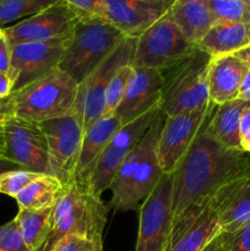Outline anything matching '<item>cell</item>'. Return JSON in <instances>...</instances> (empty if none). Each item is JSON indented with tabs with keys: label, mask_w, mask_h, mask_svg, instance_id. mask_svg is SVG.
<instances>
[{
	"label": "cell",
	"mask_w": 250,
	"mask_h": 251,
	"mask_svg": "<svg viewBox=\"0 0 250 251\" xmlns=\"http://www.w3.org/2000/svg\"><path fill=\"white\" fill-rule=\"evenodd\" d=\"M206 125L172 174L171 235L195 220L221 189L250 174V154L221 145Z\"/></svg>",
	"instance_id": "1"
},
{
	"label": "cell",
	"mask_w": 250,
	"mask_h": 251,
	"mask_svg": "<svg viewBox=\"0 0 250 251\" xmlns=\"http://www.w3.org/2000/svg\"><path fill=\"white\" fill-rule=\"evenodd\" d=\"M159 113L141 141L125 157L110 184V210L136 211L154 191L163 176L157 157V141L164 123Z\"/></svg>",
	"instance_id": "2"
},
{
	"label": "cell",
	"mask_w": 250,
	"mask_h": 251,
	"mask_svg": "<svg viewBox=\"0 0 250 251\" xmlns=\"http://www.w3.org/2000/svg\"><path fill=\"white\" fill-rule=\"evenodd\" d=\"M77 92L78 83L55 68L43 77L12 92L2 100L1 108L4 114L41 124L73 112Z\"/></svg>",
	"instance_id": "3"
},
{
	"label": "cell",
	"mask_w": 250,
	"mask_h": 251,
	"mask_svg": "<svg viewBox=\"0 0 250 251\" xmlns=\"http://www.w3.org/2000/svg\"><path fill=\"white\" fill-rule=\"evenodd\" d=\"M108 207L100 196L90 190L87 184L64 185L53 206V228L42 251H48L61 238L70 234L88 238L103 244L102 235L107 223Z\"/></svg>",
	"instance_id": "4"
},
{
	"label": "cell",
	"mask_w": 250,
	"mask_h": 251,
	"mask_svg": "<svg viewBox=\"0 0 250 251\" xmlns=\"http://www.w3.org/2000/svg\"><path fill=\"white\" fill-rule=\"evenodd\" d=\"M124 38L103 17L78 19L58 68L80 85Z\"/></svg>",
	"instance_id": "5"
},
{
	"label": "cell",
	"mask_w": 250,
	"mask_h": 251,
	"mask_svg": "<svg viewBox=\"0 0 250 251\" xmlns=\"http://www.w3.org/2000/svg\"><path fill=\"white\" fill-rule=\"evenodd\" d=\"M211 56L196 49L193 55L178 65L169 77L164 76L161 110L164 117H173L184 112L210 104L208 66Z\"/></svg>",
	"instance_id": "6"
},
{
	"label": "cell",
	"mask_w": 250,
	"mask_h": 251,
	"mask_svg": "<svg viewBox=\"0 0 250 251\" xmlns=\"http://www.w3.org/2000/svg\"><path fill=\"white\" fill-rule=\"evenodd\" d=\"M196 49L166 14L136 38L131 65L164 71L188 59Z\"/></svg>",
	"instance_id": "7"
},
{
	"label": "cell",
	"mask_w": 250,
	"mask_h": 251,
	"mask_svg": "<svg viewBox=\"0 0 250 251\" xmlns=\"http://www.w3.org/2000/svg\"><path fill=\"white\" fill-rule=\"evenodd\" d=\"M135 44L136 38L125 37L114 51L78 85L77 97L73 110L82 117L85 130L104 115V96L108 85L119 69L131 65Z\"/></svg>",
	"instance_id": "8"
},
{
	"label": "cell",
	"mask_w": 250,
	"mask_h": 251,
	"mask_svg": "<svg viewBox=\"0 0 250 251\" xmlns=\"http://www.w3.org/2000/svg\"><path fill=\"white\" fill-rule=\"evenodd\" d=\"M39 125L48 142L51 176L64 185L73 183L85 134L82 117L73 110L64 117L46 120Z\"/></svg>",
	"instance_id": "9"
},
{
	"label": "cell",
	"mask_w": 250,
	"mask_h": 251,
	"mask_svg": "<svg viewBox=\"0 0 250 251\" xmlns=\"http://www.w3.org/2000/svg\"><path fill=\"white\" fill-rule=\"evenodd\" d=\"M24 171L51 176L47 137L41 125L4 115V154Z\"/></svg>",
	"instance_id": "10"
},
{
	"label": "cell",
	"mask_w": 250,
	"mask_h": 251,
	"mask_svg": "<svg viewBox=\"0 0 250 251\" xmlns=\"http://www.w3.org/2000/svg\"><path fill=\"white\" fill-rule=\"evenodd\" d=\"M212 102L205 107L164 118L157 141V157L163 174H173L213 113Z\"/></svg>",
	"instance_id": "11"
},
{
	"label": "cell",
	"mask_w": 250,
	"mask_h": 251,
	"mask_svg": "<svg viewBox=\"0 0 250 251\" xmlns=\"http://www.w3.org/2000/svg\"><path fill=\"white\" fill-rule=\"evenodd\" d=\"M161 112V105L154 107L153 109L149 110L129 124L123 125L115 132L87 183L88 188L93 194L100 196L107 189L110 188L113 178L122 162L141 141L150 125Z\"/></svg>",
	"instance_id": "12"
},
{
	"label": "cell",
	"mask_w": 250,
	"mask_h": 251,
	"mask_svg": "<svg viewBox=\"0 0 250 251\" xmlns=\"http://www.w3.org/2000/svg\"><path fill=\"white\" fill-rule=\"evenodd\" d=\"M172 174H163L153 193L140 207L135 251H167L172 229Z\"/></svg>",
	"instance_id": "13"
},
{
	"label": "cell",
	"mask_w": 250,
	"mask_h": 251,
	"mask_svg": "<svg viewBox=\"0 0 250 251\" xmlns=\"http://www.w3.org/2000/svg\"><path fill=\"white\" fill-rule=\"evenodd\" d=\"M71 34L49 42L11 46L9 76L12 82V92L21 90L58 68Z\"/></svg>",
	"instance_id": "14"
},
{
	"label": "cell",
	"mask_w": 250,
	"mask_h": 251,
	"mask_svg": "<svg viewBox=\"0 0 250 251\" xmlns=\"http://www.w3.org/2000/svg\"><path fill=\"white\" fill-rule=\"evenodd\" d=\"M77 21V15L61 0L38 14L2 29L10 46H16L69 37L73 33Z\"/></svg>",
	"instance_id": "15"
},
{
	"label": "cell",
	"mask_w": 250,
	"mask_h": 251,
	"mask_svg": "<svg viewBox=\"0 0 250 251\" xmlns=\"http://www.w3.org/2000/svg\"><path fill=\"white\" fill-rule=\"evenodd\" d=\"M247 176L237 179L221 189L195 220L172 234L167 251H203L210 243L220 237L221 211L228 198Z\"/></svg>",
	"instance_id": "16"
},
{
	"label": "cell",
	"mask_w": 250,
	"mask_h": 251,
	"mask_svg": "<svg viewBox=\"0 0 250 251\" xmlns=\"http://www.w3.org/2000/svg\"><path fill=\"white\" fill-rule=\"evenodd\" d=\"M163 86V71L132 66L124 97L114 113L119 118L122 126L161 105Z\"/></svg>",
	"instance_id": "17"
},
{
	"label": "cell",
	"mask_w": 250,
	"mask_h": 251,
	"mask_svg": "<svg viewBox=\"0 0 250 251\" xmlns=\"http://www.w3.org/2000/svg\"><path fill=\"white\" fill-rule=\"evenodd\" d=\"M173 0H105L104 19L125 37L139 38L168 12Z\"/></svg>",
	"instance_id": "18"
},
{
	"label": "cell",
	"mask_w": 250,
	"mask_h": 251,
	"mask_svg": "<svg viewBox=\"0 0 250 251\" xmlns=\"http://www.w3.org/2000/svg\"><path fill=\"white\" fill-rule=\"evenodd\" d=\"M120 127L122 123L119 118L112 114L103 115L85 130L74 181L80 184L88 183L105 147Z\"/></svg>",
	"instance_id": "19"
},
{
	"label": "cell",
	"mask_w": 250,
	"mask_h": 251,
	"mask_svg": "<svg viewBox=\"0 0 250 251\" xmlns=\"http://www.w3.org/2000/svg\"><path fill=\"white\" fill-rule=\"evenodd\" d=\"M248 70L247 64L234 54L211 58L208 66V93L211 102L220 105L237 100Z\"/></svg>",
	"instance_id": "20"
},
{
	"label": "cell",
	"mask_w": 250,
	"mask_h": 251,
	"mask_svg": "<svg viewBox=\"0 0 250 251\" xmlns=\"http://www.w3.org/2000/svg\"><path fill=\"white\" fill-rule=\"evenodd\" d=\"M250 46V22H216L196 44L213 56L235 54Z\"/></svg>",
	"instance_id": "21"
},
{
	"label": "cell",
	"mask_w": 250,
	"mask_h": 251,
	"mask_svg": "<svg viewBox=\"0 0 250 251\" xmlns=\"http://www.w3.org/2000/svg\"><path fill=\"white\" fill-rule=\"evenodd\" d=\"M167 15L195 46L216 24L206 0H173Z\"/></svg>",
	"instance_id": "22"
},
{
	"label": "cell",
	"mask_w": 250,
	"mask_h": 251,
	"mask_svg": "<svg viewBox=\"0 0 250 251\" xmlns=\"http://www.w3.org/2000/svg\"><path fill=\"white\" fill-rule=\"evenodd\" d=\"M249 105L250 102L239 98L217 105L215 113H212L206 125V129L211 136L227 149L242 151L239 141V125L243 112Z\"/></svg>",
	"instance_id": "23"
},
{
	"label": "cell",
	"mask_w": 250,
	"mask_h": 251,
	"mask_svg": "<svg viewBox=\"0 0 250 251\" xmlns=\"http://www.w3.org/2000/svg\"><path fill=\"white\" fill-rule=\"evenodd\" d=\"M53 207L19 210L14 218L29 251H42L53 228Z\"/></svg>",
	"instance_id": "24"
},
{
	"label": "cell",
	"mask_w": 250,
	"mask_h": 251,
	"mask_svg": "<svg viewBox=\"0 0 250 251\" xmlns=\"http://www.w3.org/2000/svg\"><path fill=\"white\" fill-rule=\"evenodd\" d=\"M64 184L53 176L38 174L15 198L19 210H42L53 207L63 191Z\"/></svg>",
	"instance_id": "25"
},
{
	"label": "cell",
	"mask_w": 250,
	"mask_h": 251,
	"mask_svg": "<svg viewBox=\"0 0 250 251\" xmlns=\"http://www.w3.org/2000/svg\"><path fill=\"white\" fill-rule=\"evenodd\" d=\"M250 222V174L228 198L221 211V234H230Z\"/></svg>",
	"instance_id": "26"
},
{
	"label": "cell",
	"mask_w": 250,
	"mask_h": 251,
	"mask_svg": "<svg viewBox=\"0 0 250 251\" xmlns=\"http://www.w3.org/2000/svg\"><path fill=\"white\" fill-rule=\"evenodd\" d=\"M61 0H1L0 28L22 17H31Z\"/></svg>",
	"instance_id": "27"
},
{
	"label": "cell",
	"mask_w": 250,
	"mask_h": 251,
	"mask_svg": "<svg viewBox=\"0 0 250 251\" xmlns=\"http://www.w3.org/2000/svg\"><path fill=\"white\" fill-rule=\"evenodd\" d=\"M216 22H250V6L242 0H206Z\"/></svg>",
	"instance_id": "28"
},
{
	"label": "cell",
	"mask_w": 250,
	"mask_h": 251,
	"mask_svg": "<svg viewBox=\"0 0 250 251\" xmlns=\"http://www.w3.org/2000/svg\"><path fill=\"white\" fill-rule=\"evenodd\" d=\"M132 73V65H125L117 71L114 77L108 85L104 96V115L114 114L117 108L119 107L123 97H124L125 90H126L127 82Z\"/></svg>",
	"instance_id": "29"
},
{
	"label": "cell",
	"mask_w": 250,
	"mask_h": 251,
	"mask_svg": "<svg viewBox=\"0 0 250 251\" xmlns=\"http://www.w3.org/2000/svg\"><path fill=\"white\" fill-rule=\"evenodd\" d=\"M38 174L32 173V172L24 171H11L6 172V173L0 174V194L2 195L11 196V198H16L22 189L33 180Z\"/></svg>",
	"instance_id": "30"
},
{
	"label": "cell",
	"mask_w": 250,
	"mask_h": 251,
	"mask_svg": "<svg viewBox=\"0 0 250 251\" xmlns=\"http://www.w3.org/2000/svg\"><path fill=\"white\" fill-rule=\"evenodd\" d=\"M0 251H29L15 220L0 227Z\"/></svg>",
	"instance_id": "31"
},
{
	"label": "cell",
	"mask_w": 250,
	"mask_h": 251,
	"mask_svg": "<svg viewBox=\"0 0 250 251\" xmlns=\"http://www.w3.org/2000/svg\"><path fill=\"white\" fill-rule=\"evenodd\" d=\"M103 244L81 235L70 234L61 238L48 251H102Z\"/></svg>",
	"instance_id": "32"
},
{
	"label": "cell",
	"mask_w": 250,
	"mask_h": 251,
	"mask_svg": "<svg viewBox=\"0 0 250 251\" xmlns=\"http://www.w3.org/2000/svg\"><path fill=\"white\" fill-rule=\"evenodd\" d=\"M225 251H250V222L230 234H221Z\"/></svg>",
	"instance_id": "33"
},
{
	"label": "cell",
	"mask_w": 250,
	"mask_h": 251,
	"mask_svg": "<svg viewBox=\"0 0 250 251\" xmlns=\"http://www.w3.org/2000/svg\"><path fill=\"white\" fill-rule=\"evenodd\" d=\"M74 10L78 19L82 17H103L105 0H64Z\"/></svg>",
	"instance_id": "34"
},
{
	"label": "cell",
	"mask_w": 250,
	"mask_h": 251,
	"mask_svg": "<svg viewBox=\"0 0 250 251\" xmlns=\"http://www.w3.org/2000/svg\"><path fill=\"white\" fill-rule=\"evenodd\" d=\"M240 150L250 154V105L243 112L239 125Z\"/></svg>",
	"instance_id": "35"
},
{
	"label": "cell",
	"mask_w": 250,
	"mask_h": 251,
	"mask_svg": "<svg viewBox=\"0 0 250 251\" xmlns=\"http://www.w3.org/2000/svg\"><path fill=\"white\" fill-rule=\"evenodd\" d=\"M10 65H11V46L5 36L4 29L1 28L0 31V71L9 74Z\"/></svg>",
	"instance_id": "36"
},
{
	"label": "cell",
	"mask_w": 250,
	"mask_h": 251,
	"mask_svg": "<svg viewBox=\"0 0 250 251\" xmlns=\"http://www.w3.org/2000/svg\"><path fill=\"white\" fill-rule=\"evenodd\" d=\"M12 92V82L9 74L0 71V98L5 100Z\"/></svg>",
	"instance_id": "37"
},
{
	"label": "cell",
	"mask_w": 250,
	"mask_h": 251,
	"mask_svg": "<svg viewBox=\"0 0 250 251\" xmlns=\"http://www.w3.org/2000/svg\"><path fill=\"white\" fill-rule=\"evenodd\" d=\"M20 169L22 168L19 166V164L4 158V157H0V174L6 173V172H11V171H20Z\"/></svg>",
	"instance_id": "38"
},
{
	"label": "cell",
	"mask_w": 250,
	"mask_h": 251,
	"mask_svg": "<svg viewBox=\"0 0 250 251\" xmlns=\"http://www.w3.org/2000/svg\"><path fill=\"white\" fill-rule=\"evenodd\" d=\"M4 112L0 105V157L4 154Z\"/></svg>",
	"instance_id": "39"
},
{
	"label": "cell",
	"mask_w": 250,
	"mask_h": 251,
	"mask_svg": "<svg viewBox=\"0 0 250 251\" xmlns=\"http://www.w3.org/2000/svg\"><path fill=\"white\" fill-rule=\"evenodd\" d=\"M234 55H237L238 58L242 59V60L247 64L248 68L250 69V46L247 47V48H244L243 50H239L238 53H235Z\"/></svg>",
	"instance_id": "40"
},
{
	"label": "cell",
	"mask_w": 250,
	"mask_h": 251,
	"mask_svg": "<svg viewBox=\"0 0 250 251\" xmlns=\"http://www.w3.org/2000/svg\"><path fill=\"white\" fill-rule=\"evenodd\" d=\"M248 90H250V69L247 71L244 78H243L242 86H240V93L245 92Z\"/></svg>",
	"instance_id": "41"
},
{
	"label": "cell",
	"mask_w": 250,
	"mask_h": 251,
	"mask_svg": "<svg viewBox=\"0 0 250 251\" xmlns=\"http://www.w3.org/2000/svg\"><path fill=\"white\" fill-rule=\"evenodd\" d=\"M238 98H239V100H247V102H250V90L239 93Z\"/></svg>",
	"instance_id": "42"
},
{
	"label": "cell",
	"mask_w": 250,
	"mask_h": 251,
	"mask_svg": "<svg viewBox=\"0 0 250 251\" xmlns=\"http://www.w3.org/2000/svg\"><path fill=\"white\" fill-rule=\"evenodd\" d=\"M217 243H218V237L216 238V239L213 240L212 243H210V244H208L207 247H206L205 249H203V251H215L216 247H217Z\"/></svg>",
	"instance_id": "43"
},
{
	"label": "cell",
	"mask_w": 250,
	"mask_h": 251,
	"mask_svg": "<svg viewBox=\"0 0 250 251\" xmlns=\"http://www.w3.org/2000/svg\"><path fill=\"white\" fill-rule=\"evenodd\" d=\"M215 251H225V247L222 245V242H221V235L218 237V243H217V247H216Z\"/></svg>",
	"instance_id": "44"
},
{
	"label": "cell",
	"mask_w": 250,
	"mask_h": 251,
	"mask_svg": "<svg viewBox=\"0 0 250 251\" xmlns=\"http://www.w3.org/2000/svg\"><path fill=\"white\" fill-rule=\"evenodd\" d=\"M243 2H245V4H248L250 6V0H242Z\"/></svg>",
	"instance_id": "45"
},
{
	"label": "cell",
	"mask_w": 250,
	"mask_h": 251,
	"mask_svg": "<svg viewBox=\"0 0 250 251\" xmlns=\"http://www.w3.org/2000/svg\"><path fill=\"white\" fill-rule=\"evenodd\" d=\"M1 103H2V100H1V98H0V105H1Z\"/></svg>",
	"instance_id": "46"
},
{
	"label": "cell",
	"mask_w": 250,
	"mask_h": 251,
	"mask_svg": "<svg viewBox=\"0 0 250 251\" xmlns=\"http://www.w3.org/2000/svg\"><path fill=\"white\" fill-rule=\"evenodd\" d=\"M0 31H1V28H0Z\"/></svg>",
	"instance_id": "47"
},
{
	"label": "cell",
	"mask_w": 250,
	"mask_h": 251,
	"mask_svg": "<svg viewBox=\"0 0 250 251\" xmlns=\"http://www.w3.org/2000/svg\"><path fill=\"white\" fill-rule=\"evenodd\" d=\"M0 1H1V0H0Z\"/></svg>",
	"instance_id": "48"
}]
</instances>
